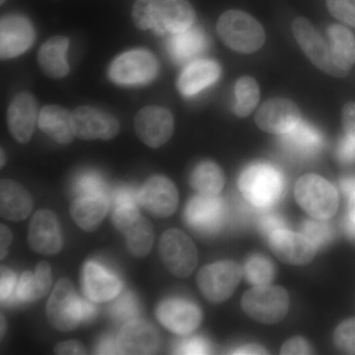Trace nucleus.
<instances>
[{
    "mask_svg": "<svg viewBox=\"0 0 355 355\" xmlns=\"http://www.w3.org/2000/svg\"><path fill=\"white\" fill-rule=\"evenodd\" d=\"M238 186L247 202L258 209H266L282 198L286 180L275 166L270 163H254L242 172Z\"/></svg>",
    "mask_w": 355,
    "mask_h": 355,
    "instance_id": "1",
    "label": "nucleus"
},
{
    "mask_svg": "<svg viewBox=\"0 0 355 355\" xmlns=\"http://www.w3.org/2000/svg\"><path fill=\"white\" fill-rule=\"evenodd\" d=\"M217 31L229 48L239 53H254L265 43V32L260 23L242 11L230 10L222 14Z\"/></svg>",
    "mask_w": 355,
    "mask_h": 355,
    "instance_id": "2",
    "label": "nucleus"
},
{
    "mask_svg": "<svg viewBox=\"0 0 355 355\" xmlns=\"http://www.w3.org/2000/svg\"><path fill=\"white\" fill-rule=\"evenodd\" d=\"M294 195L298 205L315 219L328 220L338 210V191L330 182L318 175L308 174L300 178Z\"/></svg>",
    "mask_w": 355,
    "mask_h": 355,
    "instance_id": "3",
    "label": "nucleus"
},
{
    "mask_svg": "<svg viewBox=\"0 0 355 355\" xmlns=\"http://www.w3.org/2000/svg\"><path fill=\"white\" fill-rule=\"evenodd\" d=\"M242 308L248 316L263 324H277L286 316L289 296L279 286H256L247 291L242 299Z\"/></svg>",
    "mask_w": 355,
    "mask_h": 355,
    "instance_id": "4",
    "label": "nucleus"
},
{
    "mask_svg": "<svg viewBox=\"0 0 355 355\" xmlns=\"http://www.w3.org/2000/svg\"><path fill=\"white\" fill-rule=\"evenodd\" d=\"M242 270L231 261L203 266L198 273V288L207 300L221 303L230 298L241 282Z\"/></svg>",
    "mask_w": 355,
    "mask_h": 355,
    "instance_id": "5",
    "label": "nucleus"
},
{
    "mask_svg": "<svg viewBox=\"0 0 355 355\" xmlns=\"http://www.w3.org/2000/svg\"><path fill=\"white\" fill-rule=\"evenodd\" d=\"M159 253L175 277H188L198 265V251L188 235L179 229L165 231L159 242Z\"/></svg>",
    "mask_w": 355,
    "mask_h": 355,
    "instance_id": "6",
    "label": "nucleus"
},
{
    "mask_svg": "<svg viewBox=\"0 0 355 355\" xmlns=\"http://www.w3.org/2000/svg\"><path fill=\"white\" fill-rule=\"evenodd\" d=\"M158 62L150 51L133 50L119 55L110 65L108 76L121 85L150 83L157 76Z\"/></svg>",
    "mask_w": 355,
    "mask_h": 355,
    "instance_id": "7",
    "label": "nucleus"
},
{
    "mask_svg": "<svg viewBox=\"0 0 355 355\" xmlns=\"http://www.w3.org/2000/svg\"><path fill=\"white\" fill-rule=\"evenodd\" d=\"M184 221L189 227L202 235H214L220 231L227 217V205L216 196H196L184 209Z\"/></svg>",
    "mask_w": 355,
    "mask_h": 355,
    "instance_id": "8",
    "label": "nucleus"
},
{
    "mask_svg": "<svg viewBox=\"0 0 355 355\" xmlns=\"http://www.w3.org/2000/svg\"><path fill=\"white\" fill-rule=\"evenodd\" d=\"M46 316L50 323L60 331H70L83 323L81 299L77 297L74 287L69 279L58 280L51 292Z\"/></svg>",
    "mask_w": 355,
    "mask_h": 355,
    "instance_id": "9",
    "label": "nucleus"
},
{
    "mask_svg": "<svg viewBox=\"0 0 355 355\" xmlns=\"http://www.w3.org/2000/svg\"><path fill=\"white\" fill-rule=\"evenodd\" d=\"M135 128L137 137L144 144L151 148H159L171 139L174 119L167 109L147 106L135 116Z\"/></svg>",
    "mask_w": 355,
    "mask_h": 355,
    "instance_id": "10",
    "label": "nucleus"
},
{
    "mask_svg": "<svg viewBox=\"0 0 355 355\" xmlns=\"http://www.w3.org/2000/svg\"><path fill=\"white\" fill-rule=\"evenodd\" d=\"M156 317L167 330L180 336H188L202 323V313L198 305L181 298L162 301L156 308Z\"/></svg>",
    "mask_w": 355,
    "mask_h": 355,
    "instance_id": "11",
    "label": "nucleus"
},
{
    "mask_svg": "<svg viewBox=\"0 0 355 355\" xmlns=\"http://www.w3.org/2000/svg\"><path fill=\"white\" fill-rule=\"evenodd\" d=\"M74 135L83 140H110L120 132V123L110 114L81 106L71 113Z\"/></svg>",
    "mask_w": 355,
    "mask_h": 355,
    "instance_id": "12",
    "label": "nucleus"
},
{
    "mask_svg": "<svg viewBox=\"0 0 355 355\" xmlns=\"http://www.w3.org/2000/svg\"><path fill=\"white\" fill-rule=\"evenodd\" d=\"M140 205L151 214L159 217L171 216L179 203V193L175 184L167 177L155 175L149 178L139 193Z\"/></svg>",
    "mask_w": 355,
    "mask_h": 355,
    "instance_id": "13",
    "label": "nucleus"
},
{
    "mask_svg": "<svg viewBox=\"0 0 355 355\" xmlns=\"http://www.w3.org/2000/svg\"><path fill=\"white\" fill-rule=\"evenodd\" d=\"M35 30L24 16L10 14L0 22V57L9 60L24 53L34 43Z\"/></svg>",
    "mask_w": 355,
    "mask_h": 355,
    "instance_id": "14",
    "label": "nucleus"
},
{
    "mask_svg": "<svg viewBox=\"0 0 355 355\" xmlns=\"http://www.w3.org/2000/svg\"><path fill=\"white\" fill-rule=\"evenodd\" d=\"M28 243L37 253L53 256L62 248V236L58 217L53 211L41 209L33 216L29 225Z\"/></svg>",
    "mask_w": 355,
    "mask_h": 355,
    "instance_id": "15",
    "label": "nucleus"
},
{
    "mask_svg": "<svg viewBox=\"0 0 355 355\" xmlns=\"http://www.w3.org/2000/svg\"><path fill=\"white\" fill-rule=\"evenodd\" d=\"M160 343L155 327L144 320H130L116 338L119 352L123 354H153Z\"/></svg>",
    "mask_w": 355,
    "mask_h": 355,
    "instance_id": "16",
    "label": "nucleus"
},
{
    "mask_svg": "<svg viewBox=\"0 0 355 355\" xmlns=\"http://www.w3.org/2000/svg\"><path fill=\"white\" fill-rule=\"evenodd\" d=\"M268 243L275 256L291 265H306L317 253L318 248L305 235L286 228L273 232L268 237Z\"/></svg>",
    "mask_w": 355,
    "mask_h": 355,
    "instance_id": "17",
    "label": "nucleus"
},
{
    "mask_svg": "<svg viewBox=\"0 0 355 355\" xmlns=\"http://www.w3.org/2000/svg\"><path fill=\"white\" fill-rule=\"evenodd\" d=\"M282 135L280 146L294 160H311L323 148V135L307 121H300L291 132Z\"/></svg>",
    "mask_w": 355,
    "mask_h": 355,
    "instance_id": "18",
    "label": "nucleus"
},
{
    "mask_svg": "<svg viewBox=\"0 0 355 355\" xmlns=\"http://www.w3.org/2000/svg\"><path fill=\"white\" fill-rule=\"evenodd\" d=\"M300 112L295 104L277 98L265 103L257 114V125L266 132L284 135L300 123Z\"/></svg>",
    "mask_w": 355,
    "mask_h": 355,
    "instance_id": "19",
    "label": "nucleus"
},
{
    "mask_svg": "<svg viewBox=\"0 0 355 355\" xmlns=\"http://www.w3.org/2000/svg\"><path fill=\"white\" fill-rule=\"evenodd\" d=\"M81 284L84 294L96 303L114 300L121 291L119 277L93 261L84 265Z\"/></svg>",
    "mask_w": 355,
    "mask_h": 355,
    "instance_id": "20",
    "label": "nucleus"
},
{
    "mask_svg": "<svg viewBox=\"0 0 355 355\" xmlns=\"http://www.w3.org/2000/svg\"><path fill=\"white\" fill-rule=\"evenodd\" d=\"M293 33L301 48L313 64L327 73L338 77L335 65L331 62L330 46L309 21L304 18H297L293 22Z\"/></svg>",
    "mask_w": 355,
    "mask_h": 355,
    "instance_id": "21",
    "label": "nucleus"
},
{
    "mask_svg": "<svg viewBox=\"0 0 355 355\" xmlns=\"http://www.w3.org/2000/svg\"><path fill=\"white\" fill-rule=\"evenodd\" d=\"M37 121V102L28 92L16 95L7 111V123L13 139L28 144L34 132Z\"/></svg>",
    "mask_w": 355,
    "mask_h": 355,
    "instance_id": "22",
    "label": "nucleus"
},
{
    "mask_svg": "<svg viewBox=\"0 0 355 355\" xmlns=\"http://www.w3.org/2000/svg\"><path fill=\"white\" fill-rule=\"evenodd\" d=\"M220 73V65L214 60H196L184 67L177 87L184 97H193L216 83Z\"/></svg>",
    "mask_w": 355,
    "mask_h": 355,
    "instance_id": "23",
    "label": "nucleus"
},
{
    "mask_svg": "<svg viewBox=\"0 0 355 355\" xmlns=\"http://www.w3.org/2000/svg\"><path fill=\"white\" fill-rule=\"evenodd\" d=\"M109 205L106 193L78 196L70 205V216L79 227L93 232L106 216Z\"/></svg>",
    "mask_w": 355,
    "mask_h": 355,
    "instance_id": "24",
    "label": "nucleus"
},
{
    "mask_svg": "<svg viewBox=\"0 0 355 355\" xmlns=\"http://www.w3.org/2000/svg\"><path fill=\"white\" fill-rule=\"evenodd\" d=\"M33 209L30 193L12 180H1L0 183V214L11 221L24 220Z\"/></svg>",
    "mask_w": 355,
    "mask_h": 355,
    "instance_id": "25",
    "label": "nucleus"
},
{
    "mask_svg": "<svg viewBox=\"0 0 355 355\" xmlns=\"http://www.w3.org/2000/svg\"><path fill=\"white\" fill-rule=\"evenodd\" d=\"M195 18V11L187 0H163L157 25L153 30L159 34H176L193 27Z\"/></svg>",
    "mask_w": 355,
    "mask_h": 355,
    "instance_id": "26",
    "label": "nucleus"
},
{
    "mask_svg": "<svg viewBox=\"0 0 355 355\" xmlns=\"http://www.w3.org/2000/svg\"><path fill=\"white\" fill-rule=\"evenodd\" d=\"M69 40L55 36L44 42L40 49L38 62L46 76L53 79H62L69 73L67 51Z\"/></svg>",
    "mask_w": 355,
    "mask_h": 355,
    "instance_id": "27",
    "label": "nucleus"
},
{
    "mask_svg": "<svg viewBox=\"0 0 355 355\" xmlns=\"http://www.w3.org/2000/svg\"><path fill=\"white\" fill-rule=\"evenodd\" d=\"M38 125L42 132L60 144H69L76 137L71 114L57 105H46L41 110Z\"/></svg>",
    "mask_w": 355,
    "mask_h": 355,
    "instance_id": "28",
    "label": "nucleus"
},
{
    "mask_svg": "<svg viewBox=\"0 0 355 355\" xmlns=\"http://www.w3.org/2000/svg\"><path fill=\"white\" fill-rule=\"evenodd\" d=\"M330 39L331 62L335 65L338 77L349 73L355 62V39L347 28L340 25L331 26L328 29Z\"/></svg>",
    "mask_w": 355,
    "mask_h": 355,
    "instance_id": "29",
    "label": "nucleus"
},
{
    "mask_svg": "<svg viewBox=\"0 0 355 355\" xmlns=\"http://www.w3.org/2000/svg\"><path fill=\"white\" fill-rule=\"evenodd\" d=\"M51 288V268L41 261L35 272H25L15 287V298L21 303H32L46 296Z\"/></svg>",
    "mask_w": 355,
    "mask_h": 355,
    "instance_id": "30",
    "label": "nucleus"
},
{
    "mask_svg": "<svg viewBox=\"0 0 355 355\" xmlns=\"http://www.w3.org/2000/svg\"><path fill=\"white\" fill-rule=\"evenodd\" d=\"M207 48V38L202 29L189 28L186 31L172 34L168 50L173 60L179 64L191 62Z\"/></svg>",
    "mask_w": 355,
    "mask_h": 355,
    "instance_id": "31",
    "label": "nucleus"
},
{
    "mask_svg": "<svg viewBox=\"0 0 355 355\" xmlns=\"http://www.w3.org/2000/svg\"><path fill=\"white\" fill-rule=\"evenodd\" d=\"M139 193L132 189H120L114 193L112 220L121 233L139 218Z\"/></svg>",
    "mask_w": 355,
    "mask_h": 355,
    "instance_id": "32",
    "label": "nucleus"
},
{
    "mask_svg": "<svg viewBox=\"0 0 355 355\" xmlns=\"http://www.w3.org/2000/svg\"><path fill=\"white\" fill-rule=\"evenodd\" d=\"M225 183L223 171L211 161L200 163L191 175V184L202 195L216 196Z\"/></svg>",
    "mask_w": 355,
    "mask_h": 355,
    "instance_id": "33",
    "label": "nucleus"
},
{
    "mask_svg": "<svg viewBox=\"0 0 355 355\" xmlns=\"http://www.w3.org/2000/svg\"><path fill=\"white\" fill-rule=\"evenodd\" d=\"M123 235L125 236L128 251L137 258H144L153 249V226L146 217L140 216L139 218L123 232Z\"/></svg>",
    "mask_w": 355,
    "mask_h": 355,
    "instance_id": "34",
    "label": "nucleus"
},
{
    "mask_svg": "<svg viewBox=\"0 0 355 355\" xmlns=\"http://www.w3.org/2000/svg\"><path fill=\"white\" fill-rule=\"evenodd\" d=\"M259 86L252 77H243L235 85L234 112L237 116H247L259 102Z\"/></svg>",
    "mask_w": 355,
    "mask_h": 355,
    "instance_id": "35",
    "label": "nucleus"
},
{
    "mask_svg": "<svg viewBox=\"0 0 355 355\" xmlns=\"http://www.w3.org/2000/svg\"><path fill=\"white\" fill-rule=\"evenodd\" d=\"M244 273L248 282L253 286H268L275 277V266L266 257L254 254L247 261Z\"/></svg>",
    "mask_w": 355,
    "mask_h": 355,
    "instance_id": "36",
    "label": "nucleus"
},
{
    "mask_svg": "<svg viewBox=\"0 0 355 355\" xmlns=\"http://www.w3.org/2000/svg\"><path fill=\"white\" fill-rule=\"evenodd\" d=\"M163 0H137L133 4L132 16L140 30L154 29L157 25Z\"/></svg>",
    "mask_w": 355,
    "mask_h": 355,
    "instance_id": "37",
    "label": "nucleus"
},
{
    "mask_svg": "<svg viewBox=\"0 0 355 355\" xmlns=\"http://www.w3.org/2000/svg\"><path fill=\"white\" fill-rule=\"evenodd\" d=\"M302 232L317 248L328 244L334 234L331 224L323 219L305 221L303 223Z\"/></svg>",
    "mask_w": 355,
    "mask_h": 355,
    "instance_id": "38",
    "label": "nucleus"
},
{
    "mask_svg": "<svg viewBox=\"0 0 355 355\" xmlns=\"http://www.w3.org/2000/svg\"><path fill=\"white\" fill-rule=\"evenodd\" d=\"M116 300L110 308L112 316L118 321H130L139 312L137 298L130 292H125L123 295L116 296Z\"/></svg>",
    "mask_w": 355,
    "mask_h": 355,
    "instance_id": "39",
    "label": "nucleus"
},
{
    "mask_svg": "<svg viewBox=\"0 0 355 355\" xmlns=\"http://www.w3.org/2000/svg\"><path fill=\"white\" fill-rule=\"evenodd\" d=\"M334 340L338 349L345 354H355V319L343 322L336 329Z\"/></svg>",
    "mask_w": 355,
    "mask_h": 355,
    "instance_id": "40",
    "label": "nucleus"
},
{
    "mask_svg": "<svg viewBox=\"0 0 355 355\" xmlns=\"http://www.w3.org/2000/svg\"><path fill=\"white\" fill-rule=\"evenodd\" d=\"M76 190L78 196L105 193V184L95 173H84L77 179Z\"/></svg>",
    "mask_w": 355,
    "mask_h": 355,
    "instance_id": "41",
    "label": "nucleus"
},
{
    "mask_svg": "<svg viewBox=\"0 0 355 355\" xmlns=\"http://www.w3.org/2000/svg\"><path fill=\"white\" fill-rule=\"evenodd\" d=\"M328 7L338 20L355 27V0H328Z\"/></svg>",
    "mask_w": 355,
    "mask_h": 355,
    "instance_id": "42",
    "label": "nucleus"
},
{
    "mask_svg": "<svg viewBox=\"0 0 355 355\" xmlns=\"http://www.w3.org/2000/svg\"><path fill=\"white\" fill-rule=\"evenodd\" d=\"M210 352L209 343L202 338H191L184 340L177 349L180 354H207Z\"/></svg>",
    "mask_w": 355,
    "mask_h": 355,
    "instance_id": "43",
    "label": "nucleus"
},
{
    "mask_svg": "<svg viewBox=\"0 0 355 355\" xmlns=\"http://www.w3.org/2000/svg\"><path fill=\"white\" fill-rule=\"evenodd\" d=\"M336 156L338 160L345 164H352L355 162V137L345 135L338 142L336 148Z\"/></svg>",
    "mask_w": 355,
    "mask_h": 355,
    "instance_id": "44",
    "label": "nucleus"
},
{
    "mask_svg": "<svg viewBox=\"0 0 355 355\" xmlns=\"http://www.w3.org/2000/svg\"><path fill=\"white\" fill-rule=\"evenodd\" d=\"M1 280H0V298L1 302H6L11 297V294L13 293L14 289L16 287L15 275L12 270H9L6 266H1Z\"/></svg>",
    "mask_w": 355,
    "mask_h": 355,
    "instance_id": "45",
    "label": "nucleus"
},
{
    "mask_svg": "<svg viewBox=\"0 0 355 355\" xmlns=\"http://www.w3.org/2000/svg\"><path fill=\"white\" fill-rule=\"evenodd\" d=\"M282 354H311L312 349H311L309 343L303 338H292L287 340L282 347Z\"/></svg>",
    "mask_w": 355,
    "mask_h": 355,
    "instance_id": "46",
    "label": "nucleus"
},
{
    "mask_svg": "<svg viewBox=\"0 0 355 355\" xmlns=\"http://www.w3.org/2000/svg\"><path fill=\"white\" fill-rule=\"evenodd\" d=\"M260 228L268 237L279 229L286 228L284 219L275 214H265L260 220Z\"/></svg>",
    "mask_w": 355,
    "mask_h": 355,
    "instance_id": "47",
    "label": "nucleus"
},
{
    "mask_svg": "<svg viewBox=\"0 0 355 355\" xmlns=\"http://www.w3.org/2000/svg\"><path fill=\"white\" fill-rule=\"evenodd\" d=\"M343 125L345 135L355 137V103L345 105L343 111Z\"/></svg>",
    "mask_w": 355,
    "mask_h": 355,
    "instance_id": "48",
    "label": "nucleus"
},
{
    "mask_svg": "<svg viewBox=\"0 0 355 355\" xmlns=\"http://www.w3.org/2000/svg\"><path fill=\"white\" fill-rule=\"evenodd\" d=\"M57 354H85V349L80 343L76 340L58 343L55 347Z\"/></svg>",
    "mask_w": 355,
    "mask_h": 355,
    "instance_id": "49",
    "label": "nucleus"
},
{
    "mask_svg": "<svg viewBox=\"0 0 355 355\" xmlns=\"http://www.w3.org/2000/svg\"><path fill=\"white\" fill-rule=\"evenodd\" d=\"M11 243H12V233H11L10 229L2 224L0 226V252H1L0 259L1 260H3L8 254Z\"/></svg>",
    "mask_w": 355,
    "mask_h": 355,
    "instance_id": "50",
    "label": "nucleus"
},
{
    "mask_svg": "<svg viewBox=\"0 0 355 355\" xmlns=\"http://www.w3.org/2000/svg\"><path fill=\"white\" fill-rule=\"evenodd\" d=\"M345 225L347 234L355 239V193L349 198V210Z\"/></svg>",
    "mask_w": 355,
    "mask_h": 355,
    "instance_id": "51",
    "label": "nucleus"
},
{
    "mask_svg": "<svg viewBox=\"0 0 355 355\" xmlns=\"http://www.w3.org/2000/svg\"><path fill=\"white\" fill-rule=\"evenodd\" d=\"M97 350L99 354H120L118 345H116V340H114L113 338H106L103 342L100 343Z\"/></svg>",
    "mask_w": 355,
    "mask_h": 355,
    "instance_id": "52",
    "label": "nucleus"
},
{
    "mask_svg": "<svg viewBox=\"0 0 355 355\" xmlns=\"http://www.w3.org/2000/svg\"><path fill=\"white\" fill-rule=\"evenodd\" d=\"M97 309L92 303L85 299H81V318L83 322H89L95 317Z\"/></svg>",
    "mask_w": 355,
    "mask_h": 355,
    "instance_id": "53",
    "label": "nucleus"
},
{
    "mask_svg": "<svg viewBox=\"0 0 355 355\" xmlns=\"http://www.w3.org/2000/svg\"><path fill=\"white\" fill-rule=\"evenodd\" d=\"M233 354H268V352L263 347L257 345H248L240 349H235Z\"/></svg>",
    "mask_w": 355,
    "mask_h": 355,
    "instance_id": "54",
    "label": "nucleus"
},
{
    "mask_svg": "<svg viewBox=\"0 0 355 355\" xmlns=\"http://www.w3.org/2000/svg\"><path fill=\"white\" fill-rule=\"evenodd\" d=\"M340 189L347 198L354 195L355 193V177L343 178L340 181Z\"/></svg>",
    "mask_w": 355,
    "mask_h": 355,
    "instance_id": "55",
    "label": "nucleus"
},
{
    "mask_svg": "<svg viewBox=\"0 0 355 355\" xmlns=\"http://www.w3.org/2000/svg\"><path fill=\"white\" fill-rule=\"evenodd\" d=\"M4 163H6V160H4V151L3 149H1V167H3Z\"/></svg>",
    "mask_w": 355,
    "mask_h": 355,
    "instance_id": "56",
    "label": "nucleus"
},
{
    "mask_svg": "<svg viewBox=\"0 0 355 355\" xmlns=\"http://www.w3.org/2000/svg\"><path fill=\"white\" fill-rule=\"evenodd\" d=\"M6 0H0V4H1V6H2V4L6 3Z\"/></svg>",
    "mask_w": 355,
    "mask_h": 355,
    "instance_id": "57",
    "label": "nucleus"
}]
</instances>
